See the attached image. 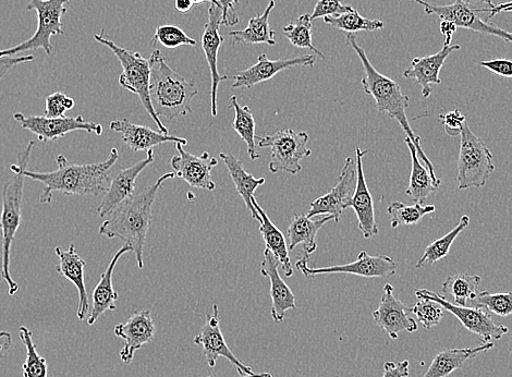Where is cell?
<instances>
[{"mask_svg":"<svg viewBox=\"0 0 512 377\" xmlns=\"http://www.w3.org/2000/svg\"><path fill=\"white\" fill-rule=\"evenodd\" d=\"M479 64L481 67L490 70L499 77L512 78V60L497 58L484 60V62H480Z\"/></svg>","mask_w":512,"mask_h":377,"instance_id":"7dc6e473","label":"cell"},{"mask_svg":"<svg viewBox=\"0 0 512 377\" xmlns=\"http://www.w3.org/2000/svg\"><path fill=\"white\" fill-rule=\"evenodd\" d=\"M221 6L223 11V24L226 27H235L240 19L237 14L236 7L239 5V0H216Z\"/></svg>","mask_w":512,"mask_h":377,"instance_id":"c3c4849f","label":"cell"},{"mask_svg":"<svg viewBox=\"0 0 512 377\" xmlns=\"http://www.w3.org/2000/svg\"><path fill=\"white\" fill-rule=\"evenodd\" d=\"M434 205L416 203L407 205L401 202H393L388 206L387 213L392 218V227L411 226L418 224L425 215L435 212Z\"/></svg>","mask_w":512,"mask_h":377,"instance_id":"ab89813d","label":"cell"},{"mask_svg":"<svg viewBox=\"0 0 512 377\" xmlns=\"http://www.w3.org/2000/svg\"><path fill=\"white\" fill-rule=\"evenodd\" d=\"M296 267L308 278L325 274H351L367 278H387L396 275L398 263L387 255H370L367 251H361L355 262L327 267H310L309 257L304 254V257L296 262Z\"/></svg>","mask_w":512,"mask_h":377,"instance_id":"8fae6325","label":"cell"},{"mask_svg":"<svg viewBox=\"0 0 512 377\" xmlns=\"http://www.w3.org/2000/svg\"><path fill=\"white\" fill-rule=\"evenodd\" d=\"M405 142L408 145L412 162L410 181L406 194L413 202L423 204L430 194L442 185V181L434 179L429 169L421 164L416 145L408 137H406Z\"/></svg>","mask_w":512,"mask_h":377,"instance_id":"1f68e13d","label":"cell"},{"mask_svg":"<svg viewBox=\"0 0 512 377\" xmlns=\"http://www.w3.org/2000/svg\"><path fill=\"white\" fill-rule=\"evenodd\" d=\"M347 44L352 50H355L363 65L364 78L361 80V84L364 93L373 97L377 111L398 121L402 130L405 131L406 137L416 145L419 158L424 162L426 168L429 169L432 177L438 180L433 164L421 147V138L414 135L409 124L406 111L410 104V97L402 92L400 85L395 80L380 74L373 67L367 53L359 45L355 35H347Z\"/></svg>","mask_w":512,"mask_h":377,"instance_id":"3957f363","label":"cell"},{"mask_svg":"<svg viewBox=\"0 0 512 377\" xmlns=\"http://www.w3.org/2000/svg\"><path fill=\"white\" fill-rule=\"evenodd\" d=\"M441 33L444 36V45H451V41H453L454 34L457 32L458 28L455 26L453 22L447 20H441Z\"/></svg>","mask_w":512,"mask_h":377,"instance_id":"816d5d0a","label":"cell"},{"mask_svg":"<svg viewBox=\"0 0 512 377\" xmlns=\"http://www.w3.org/2000/svg\"><path fill=\"white\" fill-rule=\"evenodd\" d=\"M35 57L33 55L20 56V57H0V82L6 77L8 72L16 67L31 63Z\"/></svg>","mask_w":512,"mask_h":377,"instance_id":"681fc988","label":"cell"},{"mask_svg":"<svg viewBox=\"0 0 512 377\" xmlns=\"http://www.w3.org/2000/svg\"><path fill=\"white\" fill-rule=\"evenodd\" d=\"M209 19L204 26L202 35V48L209 64L212 87H211V114L213 117L217 116V93L219 84L229 79L226 75L219 74L218 71V53L225 42L224 36L221 34V27L223 26V11L221 7L211 5L209 11Z\"/></svg>","mask_w":512,"mask_h":377,"instance_id":"e0dca14e","label":"cell"},{"mask_svg":"<svg viewBox=\"0 0 512 377\" xmlns=\"http://www.w3.org/2000/svg\"><path fill=\"white\" fill-rule=\"evenodd\" d=\"M279 267L280 265L275 255L265 248L260 272L264 277L270 279L271 282V315L276 323H282L286 318L287 312L296 309V297L282 276H280Z\"/></svg>","mask_w":512,"mask_h":377,"instance_id":"cb8c5ba5","label":"cell"},{"mask_svg":"<svg viewBox=\"0 0 512 377\" xmlns=\"http://www.w3.org/2000/svg\"><path fill=\"white\" fill-rule=\"evenodd\" d=\"M460 153L458 158V188L468 190L485 187L493 174L495 165L493 154L485 142L475 135L468 125L460 133Z\"/></svg>","mask_w":512,"mask_h":377,"instance_id":"9c48e42d","label":"cell"},{"mask_svg":"<svg viewBox=\"0 0 512 377\" xmlns=\"http://www.w3.org/2000/svg\"><path fill=\"white\" fill-rule=\"evenodd\" d=\"M481 283L480 275L458 273L449 276L442 286L443 296L450 297L453 300L451 303L456 306L468 307V304L477 298Z\"/></svg>","mask_w":512,"mask_h":377,"instance_id":"836d02e7","label":"cell"},{"mask_svg":"<svg viewBox=\"0 0 512 377\" xmlns=\"http://www.w3.org/2000/svg\"><path fill=\"white\" fill-rule=\"evenodd\" d=\"M410 374V362L404 360L400 362L387 361L384 364L383 377H408Z\"/></svg>","mask_w":512,"mask_h":377,"instance_id":"f907efd6","label":"cell"},{"mask_svg":"<svg viewBox=\"0 0 512 377\" xmlns=\"http://www.w3.org/2000/svg\"><path fill=\"white\" fill-rule=\"evenodd\" d=\"M14 119L23 130H27L41 142L48 143L64 138L70 132L85 131L102 136L104 128L100 124L87 121L82 116L48 118L46 116H26L16 113Z\"/></svg>","mask_w":512,"mask_h":377,"instance_id":"4fadbf2b","label":"cell"},{"mask_svg":"<svg viewBox=\"0 0 512 377\" xmlns=\"http://www.w3.org/2000/svg\"><path fill=\"white\" fill-rule=\"evenodd\" d=\"M471 304L472 307L482 308L501 316V318H506V316L512 315V291L497 294L482 291Z\"/></svg>","mask_w":512,"mask_h":377,"instance_id":"60d3db41","label":"cell"},{"mask_svg":"<svg viewBox=\"0 0 512 377\" xmlns=\"http://www.w3.org/2000/svg\"><path fill=\"white\" fill-rule=\"evenodd\" d=\"M149 60L150 97L158 118L174 120L189 115L192 101L199 93L197 85L169 67L160 50H155Z\"/></svg>","mask_w":512,"mask_h":377,"instance_id":"277c9868","label":"cell"},{"mask_svg":"<svg viewBox=\"0 0 512 377\" xmlns=\"http://www.w3.org/2000/svg\"><path fill=\"white\" fill-rule=\"evenodd\" d=\"M461 46L444 45L440 52L434 55L416 57L412 60L410 67L404 71V77L416 81L421 89L424 99H429L433 93V85L441 84V70L447 58L453 52L460 51Z\"/></svg>","mask_w":512,"mask_h":377,"instance_id":"603a6c76","label":"cell"},{"mask_svg":"<svg viewBox=\"0 0 512 377\" xmlns=\"http://www.w3.org/2000/svg\"><path fill=\"white\" fill-rule=\"evenodd\" d=\"M154 160V151L150 150L144 160L120 169L105 191L99 208L96 209L97 215L101 218L111 215L121 204L129 200L136 193L138 177L146 167L154 163Z\"/></svg>","mask_w":512,"mask_h":377,"instance_id":"2e32d148","label":"cell"},{"mask_svg":"<svg viewBox=\"0 0 512 377\" xmlns=\"http://www.w3.org/2000/svg\"><path fill=\"white\" fill-rule=\"evenodd\" d=\"M334 221L333 216H325L320 220L312 221L307 215L296 214L290 222L287 230L289 238V251L295 250L299 245H303L304 254H313L318 249V243H316V236H318L321 228Z\"/></svg>","mask_w":512,"mask_h":377,"instance_id":"f546056e","label":"cell"},{"mask_svg":"<svg viewBox=\"0 0 512 377\" xmlns=\"http://www.w3.org/2000/svg\"><path fill=\"white\" fill-rule=\"evenodd\" d=\"M34 148V141H30L27 148L18 154V161L11 165L12 178L6 182L2 191V213H0V230H2V271L0 275L8 285L9 296H15L19 285L10 274V255L12 243L22 221V202L24 172L28 169L30 156Z\"/></svg>","mask_w":512,"mask_h":377,"instance_id":"5b68a950","label":"cell"},{"mask_svg":"<svg viewBox=\"0 0 512 377\" xmlns=\"http://www.w3.org/2000/svg\"><path fill=\"white\" fill-rule=\"evenodd\" d=\"M440 120L445 127L447 135L450 137L460 136L463 126L467 123L466 116L459 109H454V111L441 115Z\"/></svg>","mask_w":512,"mask_h":377,"instance_id":"bcb514c9","label":"cell"},{"mask_svg":"<svg viewBox=\"0 0 512 377\" xmlns=\"http://www.w3.org/2000/svg\"><path fill=\"white\" fill-rule=\"evenodd\" d=\"M96 43L108 48L119 60L123 67V74L119 77L121 88L138 95L145 111L154 120L158 130L168 135V130L162 119L156 115L150 97L151 65L150 60L138 52H130L127 48L117 45L114 41L105 38L104 29L93 36Z\"/></svg>","mask_w":512,"mask_h":377,"instance_id":"8992f818","label":"cell"},{"mask_svg":"<svg viewBox=\"0 0 512 377\" xmlns=\"http://www.w3.org/2000/svg\"><path fill=\"white\" fill-rule=\"evenodd\" d=\"M316 55H303L295 58L271 60L266 54L259 56L258 63L238 72L234 78V89H251L256 84L276 77L279 72L295 67H310L316 63Z\"/></svg>","mask_w":512,"mask_h":377,"instance_id":"ffe728a7","label":"cell"},{"mask_svg":"<svg viewBox=\"0 0 512 377\" xmlns=\"http://www.w3.org/2000/svg\"><path fill=\"white\" fill-rule=\"evenodd\" d=\"M69 2L70 0H29L27 10L36 12L38 29L31 39L0 51V57H12L38 50H43L50 56L53 51L52 36L65 34L62 17L67 14L66 5Z\"/></svg>","mask_w":512,"mask_h":377,"instance_id":"ba28073f","label":"cell"},{"mask_svg":"<svg viewBox=\"0 0 512 377\" xmlns=\"http://www.w3.org/2000/svg\"><path fill=\"white\" fill-rule=\"evenodd\" d=\"M160 43L169 50H175L180 46H197V41L190 38V36L176 26L158 27L152 39V44Z\"/></svg>","mask_w":512,"mask_h":377,"instance_id":"b9f144b4","label":"cell"},{"mask_svg":"<svg viewBox=\"0 0 512 377\" xmlns=\"http://www.w3.org/2000/svg\"><path fill=\"white\" fill-rule=\"evenodd\" d=\"M502 12H504V14L512 12V2L494 5L490 11V19L492 20L496 15L502 14Z\"/></svg>","mask_w":512,"mask_h":377,"instance_id":"db71d44e","label":"cell"},{"mask_svg":"<svg viewBox=\"0 0 512 377\" xmlns=\"http://www.w3.org/2000/svg\"><path fill=\"white\" fill-rule=\"evenodd\" d=\"M357 186V162L347 157L343 170H341L337 185L325 196L311 202L308 217L333 216L335 223H339L340 216L350 208L353 194Z\"/></svg>","mask_w":512,"mask_h":377,"instance_id":"5bb4252c","label":"cell"},{"mask_svg":"<svg viewBox=\"0 0 512 377\" xmlns=\"http://www.w3.org/2000/svg\"><path fill=\"white\" fill-rule=\"evenodd\" d=\"M275 5V0H270L263 14L251 18L245 30L229 32V36L233 39V42L251 45H276L275 31L271 28L270 24V16Z\"/></svg>","mask_w":512,"mask_h":377,"instance_id":"d6a6232c","label":"cell"},{"mask_svg":"<svg viewBox=\"0 0 512 377\" xmlns=\"http://www.w3.org/2000/svg\"><path fill=\"white\" fill-rule=\"evenodd\" d=\"M193 6L191 0H175V8L180 14H187Z\"/></svg>","mask_w":512,"mask_h":377,"instance_id":"11a10c76","label":"cell"},{"mask_svg":"<svg viewBox=\"0 0 512 377\" xmlns=\"http://www.w3.org/2000/svg\"><path fill=\"white\" fill-rule=\"evenodd\" d=\"M228 107L235 111L233 128L237 135L246 142L251 161L260 160L261 154L255 141L256 124L250 107L241 106L236 95L230 96Z\"/></svg>","mask_w":512,"mask_h":377,"instance_id":"e575fe53","label":"cell"},{"mask_svg":"<svg viewBox=\"0 0 512 377\" xmlns=\"http://www.w3.org/2000/svg\"><path fill=\"white\" fill-rule=\"evenodd\" d=\"M176 151L177 154L170 160L176 176L184 179L192 188L214 191L216 185L212 179V170L217 166L216 158L207 152L195 156L181 144H176Z\"/></svg>","mask_w":512,"mask_h":377,"instance_id":"ac0fdd59","label":"cell"},{"mask_svg":"<svg viewBox=\"0 0 512 377\" xmlns=\"http://www.w3.org/2000/svg\"><path fill=\"white\" fill-rule=\"evenodd\" d=\"M55 253L59 259L56 266L57 273L68 279L78 290L79 307L77 318L79 321H83L87 318L90 310L87 286H85V265H87V262L77 253L75 245H70L67 250L63 247H57Z\"/></svg>","mask_w":512,"mask_h":377,"instance_id":"484cf974","label":"cell"},{"mask_svg":"<svg viewBox=\"0 0 512 377\" xmlns=\"http://www.w3.org/2000/svg\"><path fill=\"white\" fill-rule=\"evenodd\" d=\"M73 107H75V100L63 92H55L47 96L44 116L48 118L64 117Z\"/></svg>","mask_w":512,"mask_h":377,"instance_id":"ee69618b","label":"cell"},{"mask_svg":"<svg viewBox=\"0 0 512 377\" xmlns=\"http://www.w3.org/2000/svg\"><path fill=\"white\" fill-rule=\"evenodd\" d=\"M219 310L217 304L213 306L212 314H207V321L201 333L193 339L194 344L203 347V354L210 368H215L218 358H225L237 368L240 376L254 375L252 368L239 360L228 347L219 325Z\"/></svg>","mask_w":512,"mask_h":377,"instance_id":"9a60e30c","label":"cell"},{"mask_svg":"<svg viewBox=\"0 0 512 377\" xmlns=\"http://www.w3.org/2000/svg\"><path fill=\"white\" fill-rule=\"evenodd\" d=\"M511 248H512V246H511Z\"/></svg>","mask_w":512,"mask_h":377,"instance_id":"680465c9","label":"cell"},{"mask_svg":"<svg viewBox=\"0 0 512 377\" xmlns=\"http://www.w3.org/2000/svg\"><path fill=\"white\" fill-rule=\"evenodd\" d=\"M12 346V336L9 332H0V360H2Z\"/></svg>","mask_w":512,"mask_h":377,"instance_id":"f5cc1de1","label":"cell"},{"mask_svg":"<svg viewBox=\"0 0 512 377\" xmlns=\"http://www.w3.org/2000/svg\"><path fill=\"white\" fill-rule=\"evenodd\" d=\"M368 153L369 150L356 149L357 186L350 206L357 215L359 229L364 239H372L380 233L375 220L372 194L363 172V158Z\"/></svg>","mask_w":512,"mask_h":377,"instance_id":"7402d4cb","label":"cell"},{"mask_svg":"<svg viewBox=\"0 0 512 377\" xmlns=\"http://www.w3.org/2000/svg\"><path fill=\"white\" fill-rule=\"evenodd\" d=\"M494 348L493 343H485L478 347L447 349L436 355L430 368L422 377H447L482 354Z\"/></svg>","mask_w":512,"mask_h":377,"instance_id":"83f0119b","label":"cell"},{"mask_svg":"<svg viewBox=\"0 0 512 377\" xmlns=\"http://www.w3.org/2000/svg\"><path fill=\"white\" fill-rule=\"evenodd\" d=\"M114 333L125 340L124 348L120 350L121 361L130 364L136 352L155 338L156 325L151 311L134 312L127 322L115 326Z\"/></svg>","mask_w":512,"mask_h":377,"instance_id":"44dd1931","label":"cell"},{"mask_svg":"<svg viewBox=\"0 0 512 377\" xmlns=\"http://www.w3.org/2000/svg\"><path fill=\"white\" fill-rule=\"evenodd\" d=\"M353 9L350 5H344L341 0H319L311 14L312 21L325 17H337Z\"/></svg>","mask_w":512,"mask_h":377,"instance_id":"f6af8a7d","label":"cell"},{"mask_svg":"<svg viewBox=\"0 0 512 377\" xmlns=\"http://www.w3.org/2000/svg\"><path fill=\"white\" fill-rule=\"evenodd\" d=\"M131 251L132 249L128 245L121 247L114 255L111 263L108 264L105 272L101 275L100 282L94 288L92 295V309L88 318L90 326L94 325L105 312L117 309L116 302L119 296L114 289V271L120 258Z\"/></svg>","mask_w":512,"mask_h":377,"instance_id":"4316f807","label":"cell"},{"mask_svg":"<svg viewBox=\"0 0 512 377\" xmlns=\"http://www.w3.org/2000/svg\"><path fill=\"white\" fill-rule=\"evenodd\" d=\"M324 23L337 30L347 32L348 34H355L363 31H379L384 28L383 21L364 18L355 8L346 12V14L337 17H325Z\"/></svg>","mask_w":512,"mask_h":377,"instance_id":"8d00e7d4","label":"cell"},{"mask_svg":"<svg viewBox=\"0 0 512 377\" xmlns=\"http://www.w3.org/2000/svg\"><path fill=\"white\" fill-rule=\"evenodd\" d=\"M222 160L224 161L228 173L233 179L236 186L237 192L247 206L248 211L251 213L253 220L262 222V217L255 210L252 199L256 189L265 184V178H255L253 175L247 172V169L243 167V164L237 157L229 153H221Z\"/></svg>","mask_w":512,"mask_h":377,"instance_id":"f1b7e54d","label":"cell"},{"mask_svg":"<svg viewBox=\"0 0 512 377\" xmlns=\"http://www.w3.org/2000/svg\"><path fill=\"white\" fill-rule=\"evenodd\" d=\"M207 377H215V376H207ZM239 377H273L272 374L270 373H260V374H254V375H247V376H239Z\"/></svg>","mask_w":512,"mask_h":377,"instance_id":"6f0895ef","label":"cell"},{"mask_svg":"<svg viewBox=\"0 0 512 377\" xmlns=\"http://www.w3.org/2000/svg\"><path fill=\"white\" fill-rule=\"evenodd\" d=\"M411 2L418 3L426 15L453 22L457 28L492 35L506 43H512V32L491 23L490 11L495 5L493 0H478L475 3L471 0H455L454 4L446 6L433 5L424 0Z\"/></svg>","mask_w":512,"mask_h":377,"instance_id":"52a82bcc","label":"cell"},{"mask_svg":"<svg viewBox=\"0 0 512 377\" xmlns=\"http://www.w3.org/2000/svg\"><path fill=\"white\" fill-rule=\"evenodd\" d=\"M118 158L117 149L111 151L106 161L93 164H71L64 155H58L55 172H30L27 169L24 176L44 185L39 197L42 204H50L55 192L66 197L99 196L111 184V170Z\"/></svg>","mask_w":512,"mask_h":377,"instance_id":"6da1fadb","label":"cell"},{"mask_svg":"<svg viewBox=\"0 0 512 377\" xmlns=\"http://www.w3.org/2000/svg\"><path fill=\"white\" fill-rule=\"evenodd\" d=\"M109 128H111L112 131L120 133L121 139H123L133 152H148L158 147V145L168 142L181 145L188 144L187 139L164 135V133L154 131L149 127L132 124L127 118L112 121V123L109 124Z\"/></svg>","mask_w":512,"mask_h":377,"instance_id":"d4e9b609","label":"cell"},{"mask_svg":"<svg viewBox=\"0 0 512 377\" xmlns=\"http://www.w3.org/2000/svg\"><path fill=\"white\" fill-rule=\"evenodd\" d=\"M311 15L304 14L290 22L287 27L283 28L284 34L289 42L300 48V50H310L321 59H325V55L318 50L312 41V24Z\"/></svg>","mask_w":512,"mask_h":377,"instance_id":"74e56055","label":"cell"},{"mask_svg":"<svg viewBox=\"0 0 512 377\" xmlns=\"http://www.w3.org/2000/svg\"><path fill=\"white\" fill-rule=\"evenodd\" d=\"M444 311L440 303L430 299H419L411 308V313L417 316L426 330H431L441 323Z\"/></svg>","mask_w":512,"mask_h":377,"instance_id":"7bdbcfd3","label":"cell"},{"mask_svg":"<svg viewBox=\"0 0 512 377\" xmlns=\"http://www.w3.org/2000/svg\"><path fill=\"white\" fill-rule=\"evenodd\" d=\"M256 139L259 141V148L272 151L268 169L273 174L284 172L297 175L302 170L300 162L312 154L308 148L310 137L307 132L286 129L277 131L272 136L256 137Z\"/></svg>","mask_w":512,"mask_h":377,"instance_id":"30bf717a","label":"cell"},{"mask_svg":"<svg viewBox=\"0 0 512 377\" xmlns=\"http://www.w3.org/2000/svg\"><path fill=\"white\" fill-rule=\"evenodd\" d=\"M191 2L193 3V5H200L204 2H210L212 5H215V6H218V7H221L219 6V4L216 2V0H191Z\"/></svg>","mask_w":512,"mask_h":377,"instance_id":"9f6ffc18","label":"cell"},{"mask_svg":"<svg viewBox=\"0 0 512 377\" xmlns=\"http://www.w3.org/2000/svg\"><path fill=\"white\" fill-rule=\"evenodd\" d=\"M252 204L255 210L258 211L262 217V222L260 223V234L265 242V248L275 255L279 265L282 266L284 275L286 277H291L294 275V267H292L289 257V247L285 235L270 220V217H268L255 198L252 199Z\"/></svg>","mask_w":512,"mask_h":377,"instance_id":"4dcf8cb0","label":"cell"},{"mask_svg":"<svg viewBox=\"0 0 512 377\" xmlns=\"http://www.w3.org/2000/svg\"><path fill=\"white\" fill-rule=\"evenodd\" d=\"M416 296L418 299H430L440 303L446 311L454 314L469 332L477 335L483 344L501 340L509 333L507 326L494 322L492 316L482 308L456 306L443 295L428 289L416 290Z\"/></svg>","mask_w":512,"mask_h":377,"instance_id":"7c38bea8","label":"cell"},{"mask_svg":"<svg viewBox=\"0 0 512 377\" xmlns=\"http://www.w3.org/2000/svg\"><path fill=\"white\" fill-rule=\"evenodd\" d=\"M175 177V173H167L158 178L153 185L134 193L129 200L112 213V216L99 229L101 236L123 240L124 245L130 246L136 255L140 270L144 267L143 251L152 223V208L156 194L165 181Z\"/></svg>","mask_w":512,"mask_h":377,"instance_id":"7a4b0ae2","label":"cell"},{"mask_svg":"<svg viewBox=\"0 0 512 377\" xmlns=\"http://www.w3.org/2000/svg\"><path fill=\"white\" fill-rule=\"evenodd\" d=\"M19 337L27 350L26 361H24L22 367L23 377H47V361L39 354L38 347L33 342L32 332L28 327L20 326Z\"/></svg>","mask_w":512,"mask_h":377,"instance_id":"f35d334b","label":"cell"},{"mask_svg":"<svg viewBox=\"0 0 512 377\" xmlns=\"http://www.w3.org/2000/svg\"><path fill=\"white\" fill-rule=\"evenodd\" d=\"M394 293V286L386 284L380 306L373 312V319L390 338L398 339L402 332H417L418 324L409 316L411 308H408Z\"/></svg>","mask_w":512,"mask_h":377,"instance_id":"d6986e66","label":"cell"},{"mask_svg":"<svg viewBox=\"0 0 512 377\" xmlns=\"http://www.w3.org/2000/svg\"><path fill=\"white\" fill-rule=\"evenodd\" d=\"M470 224V217L463 215L454 229L440 239H437L426 247L421 259L417 262V269H421L424 265L435 264L446 258L454 241L459 237L463 230Z\"/></svg>","mask_w":512,"mask_h":377,"instance_id":"d590c367","label":"cell"}]
</instances>
